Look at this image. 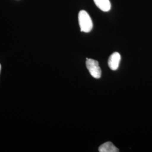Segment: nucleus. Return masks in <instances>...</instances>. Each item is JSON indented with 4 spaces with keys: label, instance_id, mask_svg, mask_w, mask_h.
Wrapping results in <instances>:
<instances>
[{
    "label": "nucleus",
    "instance_id": "obj_4",
    "mask_svg": "<svg viewBox=\"0 0 152 152\" xmlns=\"http://www.w3.org/2000/svg\"><path fill=\"white\" fill-rule=\"evenodd\" d=\"M100 152H118L119 149L114 146L111 142H107L101 145L99 148Z\"/></svg>",
    "mask_w": 152,
    "mask_h": 152
},
{
    "label": "nucleus",
    "instance_id": "obj_2",
    "mask_svg": "<svg viewBox=\"0 0 152 152\" xmlns=\"http://www.w3.org/2000/svg\"><path fill=\"white\" fill-rule=\"evenodd\" d=\"M86 66L91 75L95 78H100L102 75V71L99 65L98 61L92 59L86 58Z\"/></svg>",
    "mask_w": 152,
    "mask_h": 152
},
{
    "label": "nucleus",
    "instance_id": "obj_6",
    "mask_svg": "<svg viewBox=\"0 0 152 152\" xmlns=\"http://www.w3.org/2000/svg\"><path fill=\"white\" fill-rule=\"evenodd\" d=\"M1 64H0V71H1Z\"/></svg>",
    "mask_w": 152,
    "mask_h": 152
},
{
    "label": "nucleus",
    "instance_id": "obj_3",
    "mask_svg": "<svg viewBox=\"0 0 152 152\" xmlns=\"http://www.w3.org/2000/svg\"><path fill=\"white\" fill-rule=\"evenodd\" d=\"M121 55L117 52H115L110 56L108 59V65L110 69L116 71L120 65Z\"/></svg>",
    "mask_w": 152,
    "mask_h": 152
},
{
    "label": "nucleus",
    "instance_id": "obj_1",
    "mask_svg": "<svg viewBox=\"0 0 152 152\" xmlns=\"http://www.w3.org/2000/svg\"><path fill=\"white\" fill-rule=\"evenodd\" d=\"M78 22L81 31L83 32H90L93 27L92 20L87 12L85 10L80 11L78 14Z\"/></svg>",
    "mask_w": 152,
    "mask_h": 152
},
{
    "label": "nucleus",
    "instance_id": "obj_5",
    "mask_svg": "<svg viewBox=\"0 0 152 152\" xmlns=\"http://www.w3.org/2000/svg\"><path fill=\"white\" fill-rule=\"evenodd\" d=\"M95 5L102 11L108 12L110 10L111 4L109 0H94Z\"/></svg>",
    "mask_w": 152,
    "mask_h": 152
}]
</instances>
